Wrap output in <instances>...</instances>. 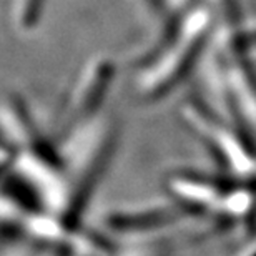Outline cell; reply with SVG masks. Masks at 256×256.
Segmentation results:
<instances>
[{
  "label": "cell",
  "instance_id": "1",
  "mask_svg": "<svg viewBox=\"0 0 256 256\" xmlns=\"http://www.w3.org/2000/svg\"><path fill=\"white\" fill-rule=\"evenodd\" d=\"M213 30L208 4L196 5L172 22L170 32L140 62L135 90L145 102H156L173 92L204 57Z\"/></svg>",
  "mask_w": 256,
  "mask_h": 256
},
{
  "label": "cell",
  "instance_id": "2",
  "mask_svg": "<svg viewBox=\"0 0 256 256\" xmlns=\"http://www.w3.org/2000/svg\"><path fill=\"white\" fill-rule=\"evenodd\" d=\"M172 200L188 210L210 232L253 223L256 214V185L214 176L203 172L176 170L165 180Z\"/></svg>",
  "mask_w": 256,
  "mask_h": 256
},
{
  "label": "cell",
  "instance_id": "6",
  "mask_svg": "<svg viewBox=\"0 0 256 256\" xmlns=\"http://www.w3.org/2000/svg\"><path fill=\"white\" fill-rule=\"evenodd\" d=\"M192 223L200 224L188 210L172 198L168 202L124 206L110 212L104 218L105 230H108L106 233L116 234L124 242L163 240V233Z\"/></svg>",
  "mask_w": 256,
  "mask_h": 256
},
{
  "label": "cell",
  "instance_id": "8",
  "mask_svg": "<svg viewBox=\"0 0 256 256\" xmlns=\"http://www.w3.org/2000/svg\"><path fill=\"white\" fill-rule=\"evenodd\" d=\"M160 4V8L163 12L170 14L173 18H178L180 15L188 12L193 5H196L200 0H156Z\"/></svg>",
  "mask_w": 256,
  "mask_h": 256
},
{
  "label": "cell",
  "instance_id": "9",
  "mask_svg": "<svg viewBox=\"0 0 256 256\" xmlns=\"http://www.w3.org/2000/svg\"><path fill=\"white\" fill-rule=\"evenodd\" d=\"M246 40H248L252 54H254L256 52V18L246 20Z\"/></svg>",
  "mask_w": 256,
  "mask_h": 256
},
{
  "label": "cell",
  "instance_id": "7",
  "mask_svg": "<svg viewBox=\"0 0 256 256\" xmlns=\"http://www.w3.org/2000/svg\"><path fill=\"white\" fill-rule=\"evenodd\" d=\"M45 7V0H12V22L22 32L35 28Z\"/></svg>",
  "mask_w": 256,
  "mask_h": 256
},
{
  "label": "cell",
  "instance_id": "4",
  "mask_svg": "<svg viewBox=\"0 0 256 256\" xmlns=\"http://www.w3.org/2000/svg\"><path fill=\"white\" fill-rule=\"evenodd\" d=\"M185 124L202 138L210 153L224 168V175L256 185V138L210 104L190 100L183 105Z\"/></svg>",
  "mask_w": 256,
  "mask_h": 256
},
{
  "label": "cell",
  "instance_id": "5",
  "mask_svg": "<svg viewBox=\"0 0 256 256\" xmlns=\"http://www.w3.org/2000/svg\"><path fill=\"white\" fill-rule=\"evenodd\" d=\"M114 76L115 65L108 57H95L84 65L55 116L57 138L104 112L102 105L108 95Z\"/></svg>",
  "mask_w": 256,
  "mask_h": 256
},
{
  "label": "cell",
  "instance_id": "3",
  "mask_svg": "<svg viewBox=\"0 0 256 256\" xmlns=\"http://www.w3.org/2000/svg\"><path fill=\"white\" fill-rule=\"evenodd\" d=\"M118 125L106 112L57 138V152L64 163L72 196V218H80L114 156Z\"/></svg>",
  "mask_w": 256,
  "mask_h": 256
}]
</instances>
